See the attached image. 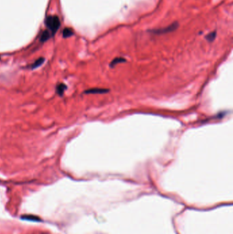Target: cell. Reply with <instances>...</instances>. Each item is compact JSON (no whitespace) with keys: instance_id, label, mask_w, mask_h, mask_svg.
<instances>
[{"instance_id":"9c48e42d","label":"cell","mask_w":233,"mask_h":234,"mask_svg":"<svg viewBox=\"0 0 233 234\" xmlns=\"http://www.w3.org/2000/svg\"><path fill=\"white\" fill-rule=\"evenodd\" d=\"M22 219L28 220V221H40V218L35 216H30V215L23 216H22Z\"/></svg>"},{"instance_id":"30bf717a","label":"cell","mask_w":233,"mask_h":234,"mask_svg":"<svg viewBox=\"0 0 233 234\" xmlns=\"http://www.w3.org/2000/svg\"><path fill=\"white\" fill-rule=\"evenodd\" d=\"M216 35H217V33L215 31L209 33V34L206 36V38H207V40L209 41V42H212V41H213L215 39Z\"/></svg>"},{"instance_id":"52a82bcc","label":"cell","mask_w":233,"mask_h":234,"mask_svg":"<svg viewBox=\"0 0 233 234\" xmlns=\"http://www.w3.org/2000/svg\"><path fill=\"white\" fill-rule=\"evenodd\" d=\"M51 35L52 34L49 31H44L40 36V41L41 42H45L48 39L51 38Z\"/></svg>"},{"instance_id":"7a4b0ae2","label":"cell","mask_w":233,"mask_h":234,"mask_svg":"<svg viewBox=\"0 0 233 234\" xmlns=\"http://www.w3.org/2000/svg\"><path fill=\"white\" fill-rule=\"evenodd\" d=\"M178 24L177 22H175L174 23V24L170 25V26L166 27V28L151 30H149V32L150 33L154 34H167L169 32H174V30H176L178 28Z\"/></svg>"},{"instance_id":"5b68a950","label":"cell","mask_w":233,"mask_h":234,"mask_svg":"<svg viewBox=\"0 0 233 234\" xmlns=\"http://www.w3.org/2000/svg\"><path fill=\"white\" fill-rule=\"evenodd\" d=\"M126 62V59H125L123 58H121V57H118V58H114V60H113L112 61L110 62L109 67L113 68L115 67L116 65H118V64L123 63V62Z\"/></svg>"},{"instance_id":"ba28073f","label":"cell","mask_w":233,"mask_h":234,"mask_svg":"<svg viewBox=\"0 0 233 234\" xmlns=\"http://www.w3.org/2000/svg\"><path fill=\"white\" fill-rule=\"evenodd\" d=\"M73 34V31L71 28H66L63 30L62 32V35H63L64 38H69V37L71 36Z\"/></svg>"},{"instance_id":"277c9868","label":"cell","mask_w":233,"mask_h":234,"mask_svg":"<svg viewBox=\"0 0 233 234\" xmlns=\"http://www.w3.org/2000/svg\"><path fill=\"white\" fill-rule=\"evenodd\" d=\"M67 88V86L63 83L59 84L56 86V92L60 96L63 95L64 91Z\"/></svg>"},{"instance_id":"3957f363","label":"cell","mask_w":233,"mask_h":234,"mask_svg":"<svg viewBox=\"0 0 233 234\" xmlns=\"http://www.w3.org/2000/svg\"><path fill=\"white\" fill-rule=\"evenodd\" d=\"M109 92V89L101 88H90L85 91L86 94H104Z\"/></svg>"},{"instance_id":"6da1fadb","label":"cell","mask_w":233,"mask_h":234,"mask_svg":"<svg viewBox=\"0 0 233 234\" xmlns=\"http://www.w3.org/2000/svg\"><path fill=\"white\" fill-rule=\"evenodd\" d=\"M45 24L52 35L58 31L60 27V20L58 16H49L45 20Z\"/></svg>"},{"instance_id":"8992f818","label":"cell","mask_w":233,"mask_h":234,"mask_svg":"<svg viewBox=\"0 0 233 234\" xmlns=\"http://www.w3.org/2000/svg\"><path fill=\"white\" fill-rule=\"evenodd\" d=\"M44 58H40L37 59V60H36L34 62L33 65L31 66V68L32 69H36V68L40 67V66L44 63Z\"/></svg>"}]
</instances>
